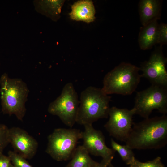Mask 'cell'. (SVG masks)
<instances>
[{
  "label": "cell",
  "instance_id": "obj_8",
  "mask_svg": "<svg viewBox=\"0 0 167 167\" xmlns=\"http://www.w3.org/2000/svg\"><path fill=\"white\" fill-rule=\"evenodd\" d=\"M135 114L133 108L128 109L112 107L109 111V119L104 126L110 136L125 142L132 127V117Z\"/></svg>",
  "mask_w": 167,
  "mask_h": 167
},
{
  "label": "cell",
  "instance_id": "obj_3",
  "mask_svg": "<svg viewBox=\"0 0 167 167\" xmlns=\"http://www.w3.org/2000/svg\"><path fill=\"white\" fill-rule=\"evenodd\" d=\"M0 84L3 113L14 115L22 121L26 112L25 103L29 92L26 84L20 79L11 78L4 73L1 76Z\"/></svg>",
  "mask_w": 167,
  "mask_h": 167
},
{
  "label": "cell",
  "instance_id": "obj_13",
  "mask_svg": "<svg viewBox=\"0 0 167 167\" xmlns=\"http://www.w3.org/2000/svg\"><path fill=\"white\" fill-rule=\"evenodd\" d=\"M157 20H153L141 28L139 35L138 42L141 49H149L157 43L159 25Z\"/></svg>",
  "mask_w": 167,
  "mask_h": 167
},
{
  "label": "cell",
  "instance_id": "obj_12",
  "mask_svg": "<svg viewBox=\"0 0 167 167\" xmlns=\"http://www.w3.org/2000/svg\"><path fill=\"white\" fill-rule=\"evenodd\" d=\"M95 9L92 1H77L71 6L69 15L71 19L87 23L92 22L95 19Z\"/></svg>",
  "mask_w": 167,
  "mask_h": 167
},
{
  "label": "cell",
  "instance_id": "obj_5",
  "mask_svg": "<svg viewBox=\"0 0 167 167\" xmlns=\"http://www.w3.org/2000/svg\"><path fill=\"white\" fill-rule=\"evenodd\" d=\"M82 133L76 129L58 128L54 130L48 137L46 152L58 161L71 158Z\"/></svg>",
  "mask_w": 167,
  "mask_h": 167
},
{
  "label": "cell",
  "instance_id": "obj_24",
  "mask_svg": "<svg viewBox=\"0 0 167 167\" xmlns=\"http://www.w3.org/2000/svg\"><path fill=\"white\" fill-rule=\"evenodd\" d=\"M108 167H114L113 165L112 164L111 162L109 164ZM128 167H131V166L130 165V166Z\"/></svg>",
  "mask_w": 167,
  "mask_h": 167
},
{
  "label": "cell",
  "instance_id": "obj_17",
  "mask_svg": "<svg viewBox=\"0 0 167 167\" xmlns=\"http://www.w3.org/2000/svg\"><path fill=\"white\" fill-rule=\"evenodd\" d=\"M111 145L112 148L117 151L123 161L128 165H132L136 159L132 150L128 146L120 144L111 138Z\"/></svg>",
  "mask_w": 167,
  "mask_h": 167
},
{
  "label": "cell",
  "instance_id": "obj_9",
  "mask_svg": "<svg viewBox=\"0 0 167 167\" xmlns=\"http://www.w3.org/2000/svg\"><path fill=\"white\" fill-rule=\"evenodd\" d=\"M167 59L161 50L155 51L148 60L141 64L139 67L142 72V77L147 79L151 85L167 88Z\"/></svg>",
  "mask_w": 167,
  "mask_h": 167
},
{
  "label": "cell",
  "instance_id": "obj_2",
  "mask_svg": "<svg viewBox=\"0 0 167 167\" xmlns=\"http://www.w3.org/2000/svg\"><path fill=\"white\" fill-rule=\"evenodd\" d=\"M111 97L101 88L89 86L81 93L76 122L92 124L98 120L109 116Z\"/></svg>",
  "mask_w": 167,
  "mask_h": 167
},
{
  "label": "cell",
  "instance_id": "obj_21",
  "mask_svg": "<svg viewBox=\"0 0 167 167\" xmlns=\"http://www.w3.org/2000/svg\"><path fill=\"white\" fill-rule=\"evenodd\" d=\"M158 39L157 43L162 45L167 42V25L161 23L158 25Z\"/></svg>",
  "mask_w": 167,
  "mask_h": 167
},
{
  "label": "cell",
  "instance_id": "obj_25",
  "mask_svg": "<svg viewBox=\"0 0 167 167\" xmlns=\"http://www.w3.org/2000/svg\"><path fill=\"white\" fill-rule=\"evenodd\" d=\"M10 167H15L11 163V164L10 165Z\"/></svg>",
  "mask_w": 167,
  "mask_h": 167
},
{
  "label": "cell",
  "instance_id": "obj_18",
  "mask_svg": "<svg viewBox=\"0 0 167 167\" xmlns=\"http://www.w3.org/2000/svg\"><path fill=\"white\" fill-rule=\"evenodd\" d=\"M8 154L12 165L15 167H33L26 159L16 152L10 151Z\"/></svg>",
  "mask_w": 167,
  "mask_h": 167
},
{
  "label": "cell",
  "instance_id": "obj_22",
  "mask_svg": "<svg viewBox=\"0 0 167 167\" xmlns=\"http://www.w3.org/2000/svg\"><path fill=\"white\" fill-rule=\"evenodd\" d=\"M11 161L8 156L0 153V167H10Z\"/></svg>",
  "mask_w": 167,
  "mask_h": 167
},
{
  "label": "cell",
  "instance_id": "obj_11",
  "mask_svg": "<svg viewBox=\"0 0 167 167\" xmlns=\"http://www.w3.org/2000/svg\"><path fill=\"white\" fill-rule=\"evenodd\" d=\"M8 139L15 151L25 159H31L36 154L38 143L24 129L16 127L9 128Z\"/></svg>",
  "mask_w": 167,
  "mask_h": 167
},
{
  "label": "cell",
  "instance_id": "obj_10",
  "mask_svg": "<svg viewBox=\"0 0 167 167\" xmlns=\"http://www.w3.org/2000/svg\"><path fill=\"white\" fill-rule=\"evenodd\" d=\"M84 126V130L82 131V137L83 141V145L89 153L101 156L102 159L112 160L115 152L107 147L102 132L95 129L92 124Z\"/></svg>",
  "mask_w": 167,
  "mask_h": 167
},
{
  "label": "cell",
  "instance_id": "obj_1",
  "mask_svg": "<svg viewBox=\"0 0 167 167\" xmlns=\"http://www.w3.org/2000/svg\"><path fill=\"white\" fill-rule=\"evenodd\" d=\"M132 149H159L167 143V116L162 115L133 123L125 142Z\"/></svg>",
  "mask_w": 167,
  "mask_h": 167
},
{
  "label": "cell",
  "instance_id": "obj_4",
  "mask_svg": "<svg viewBox=\"0 0 167 167\" xmlns=\"http://www.w3.org/2000/svg\"><path fill=\"white\" fill-rule=\"evenodd\" d=\"M139 67L123 62L108 72L103 80L102 91L107 95L131 94L136 90L142 77Z\"/></svg>",
  "mask_w": 167,
  "mask_h": 167
},
{
  "label": "cell",
  "instance_id": "obj_16",
  "mask_svg": "<svg viewBox=\"0 0 167 167\" xmlns=\"http://www.w3.org/2000/svg\"><path fill=\"white\" fill-rule=\"evenodd\" d=\"M89 153L82 145L75 150L71 160L65 167H93L99 163L92 159Z\"/></svg>",
  "mask_w": 167,
  "mask_h": 167
},
{
  "label": "cell",
  "instance_id": "obj_23",
  "mask_svg": "<svg viewBox=\"0 0 167 167\" xmlns=\"http://www.w3.org/2000/svg\"><path fill=\"white\" fill-rule=\"evenodd\" d=\"M112 161L111 160L102 159L100 163H99L97 165L93 167H108Z\"/></svg>",
  "mask_w": 167,
  "mask_h": 167
},
{
  "label": "cell",
  "instance_id": "obj_19",
  "mask_svg": "<svg viewBox=\"0 0 167 167\" xmlns=\"http://www.w3.org/2000/svg\"><path fill=\"white\" fill-rule=\"evenodd\" d=\"M131 167H165L161 161V157L158 156L152 161L141 162L135 159Z\"/></svg>",
  "mask_w": 167,
  "mask_h": 167
},
{
  "label": "cell",
  "instance_id": "obj_15",
  "mask_svg": "<svg viewBox=\"0 0 167 167\" xmlns=\"http://www.w3.org/2000/svg\"><path fill=\"white\" fill-rule=\"evenodd\" d=\"M63 0H36L34 2L35 9L38 12L56 21L60 17Z\"/></svg>",
  "mask_w": 167,
  "mask_h": 167
},
{
  "label": "cell",
  "instance_id": "obj_20",
  "mask_svg": "<svg viewBox=\"0 0 167 167\" xmlns=\"http://www.w3.org/2000/svg\"><path fill=\"white\" fill-rule=\"evenodd\" d=\"M9 128L5 125L0 124V153L9 143L8 139Z\"/></svg>",
  "mask_w": 167,
  "mask_h": 167
},
{
  "label": "cell",
  "instance_id": "obj_7",
  "mask_svg": "<svg viewBox=\"0 0 167 167\" xmlns=\"http://www.w3.org/2000/svg\"><path fill=\"white\" fill-rule=\"evenodd\" d=\"M79 101L73 84H66L60 95L49 105L48 112L58 116L66 125L72 128L76 122Z\"/></svg>",
  "mask_w": 167,
  "mask_h": 167
},
{
  "label": "cell",
  "instance_id": "obj_6",
  "mask_svg": "<svg viewBox=\"0 0 167 167\" xmlns=\"http://www.w3.org/2000/svg\"><path fill=\"white\" fill-rule=\"evenodd\" d=\"M135 114L147 118L157 109L163 115L167 113V88L151 85L137 92L133 107Z\"/></svg>",
  "mask_w": 167,
  "mask_h": 167
},
{
  "label": "cell",
  "instance_id": "obj_14",
  "mask_svg": "<svg viewBox=\"0 0 167 167\" xmlns=\"http://www.w3.org/2000/svg\"><path fill=\"white\" fill-rule=\"evenodd\" d=\"M161 11L160 2L156 0H142L139 3L141 22L144 26L155 19H158Z\"/></svg>",
  "mask_w": 167,
  "mask_h": 167
}]
</instances>
